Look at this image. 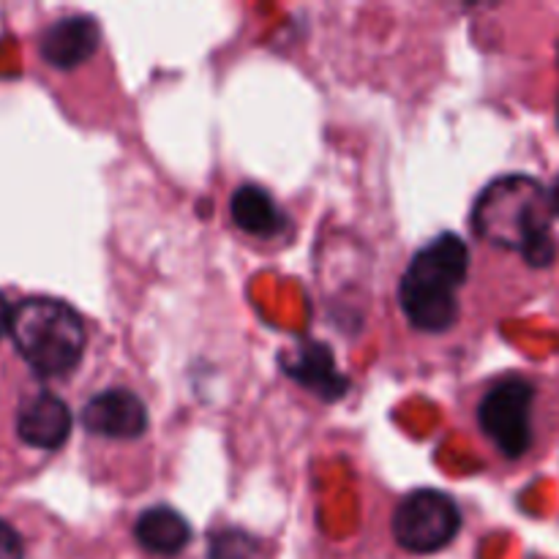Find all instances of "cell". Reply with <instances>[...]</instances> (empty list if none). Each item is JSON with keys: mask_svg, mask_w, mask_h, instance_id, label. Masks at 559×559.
<instances>
[{"mask_svg": "<svg viewBox=\"0 0 559 559\" xmlns=\"http://www.w3.org/2000/svg\"><path fill=\"white\" fill-rule=\"evenodd\" d=\"M71 435V413L63 399L33 393L16 413V437L38 451H58Z\"/></svg>", "mask_w": 559, "mask_h": 559, "instance_id": "52a82bcc", "label": "cell"}, {"mask_svg": "<svg viewBox=\"0 0 559 559\" xmlns=\"http://www.w3.org/2000/svg\"><path fill=\"white\" fill-rule=\"evenodd\" d=\"M82 426L107 440H136L147 431V409L131 391H104L82 407Z\"/></svg>", "mask_w": 559, "mask_h": 559, "instance_id": "8992f818", "label": "cell"}, {"mask_svg": "<svg viewBox=\"0 0 559 559\" xmlns=\"http://www.w3.org/2000/svg\"><path fill=\"white\" fill-rule=\"evenodd\" d=\"M282 366L295 382L309 388L311 393H317V396L325 399V402L342 399L344 391H347V380L336 371L333 355L325 344H298V347H293V353L284 355Z\"/></svg>", "mask_w": 559, "mask_h": 559, "instance_id": "9c48e42d", "label": "cell"}, {"mask_svg": "<svg viewBox=\"0 0 559 559\" xmlns=\"http://www.w3.org/2000/svg\"><path fill=\"white\" fill-rule=\"evenodd\" d=\"M462 527L453 497L437 489H418L404 497L393 513V538L413 555H431L451 544Z\"/></svg>", "mask_w": 559, "mask_h": 559, "instance_id": "5b68a950", "label": "cell"}, {"mask_svg": "<svg viewBox=\"0 0 559 559\" xmlns=\"http://www.w3.org/2000/svg\"><path fill=\"white\" fill-rule=\"evenodd\" d=\"M469 271V249L459 235H440L409 262L399 300L409 325L426 333H445L459 320L456 293Z\"/></svg>", "mask_w": 559, "mask_h": 559, "instance_id": "7a4b0ae2", "label": "cell"}, {"mask_svg": "<svg viewBox=\"0 0 559 559\" xmlns=\"http://www.w3.org/2000/svg\"><path fill=\"white\" fill-rule=\"evenodd\" d=\"M229 211H233V222L254 238H273L284 227V213L260 186H240L233 194Z\"/></svg>", "mask_w": 559, "mask_h": 559, "instance_id": "8fae6325", "label": "cell"}, {"mask_svg": "<svg viewBox=\"0 0 559 559\" xmlns=\"http://www.w3.org/2000/svg\"><path fill=\"white\" fill-rule=\"evenodd\" d=\"M549 205H551V213H557L559 216V180L555 183V189L549 191Z\"/></svg>", "mask_w": 559, "mask_h": 559, "instance_id": "9a60e30c", "label": "cell"}, {"mask_svg": "<svg viewBox=\"0 0 559 559\" xmlns=\"http://www.w3.org/2000/svg\"><path fill=\"white\" fill-rule=\"evenodd\" d=\"M535 388L524 377L495 382L478 402V426L506 459H522L533 445Z\"/></svg>", "mask_w": 559, "mask_h": 559, "instance_id": "277c9868", "label": "cell"}, {"mask_svg": "<svg viewBox=\"0 0 559 559\" xmlns=\"http://www.w3.org/2000/svg\"><path fill=\"white\" fill-rule=\"evenodd\" d=\"M25 549H22V538L11 524L0 519V559H22Z\"/></svg>", "mask_w": 559, "mask_h": 559, "instance_id": "4fadbf2b", "label": "cell"}, {"mask_svg": "<svg viewBox=\"0 0 559 559\" xmlns=\"http://www.w3.org/2000/svg\"><path fill=\"white\" fill-rule=\"evenodd\" d=\"M136 540L145 551L156 557H175L189 546L191 527L178 511L173 508H147L140 519H136Z\"/></svg>", "mask_w": 559, "mask_h": 559, "instance_id": "30bf717a", "label": "cell"}, {"mask_svg": "<svg viewBox=\"0 0 559 559\" xmlns=\"http://www.w3.org/2000/svg\"><path fill=\"white\" fill-rule=\"evenodd\" d=\"M102 41V31L91 16H66L41 33L38 52L52 69H76L87 63Z\"/></svg>", "mask_w": 559, "mask_h": 559, "instance_id": "ba28073f", "label": "cell"}, {"mask_svg": "<svg viewBox=\"0 0 559 559\" xmlns=\"http://www.w3.org/2000/svg\"><path fill=\"white\" fill-rule=\"evenodd\" d=\"M9 336L22 360L41 377L69 374L87 338L82 317L55 298H27L11 309Z\"/></svg>", "mask_w": 559, "mask_h": 559, "instance_id": "3957f363", "label": "cell"}, {"mask_svg": "<svg viewBox=\"0 0 559 559\" xmlns=\"http://www.w3.org/2000/svg\"><path fill=\"white\" fill-rule=\"evenodd\" d=\"M549 194L527 175L500 178L480 194L473 227L489 243L513 249L535 267L555 262L557 246L549 227Z\"/></svg>", "mask_w": 559, "mask_h": 559, "instance_id": "6da1fadb", "label": "cell"}, {"mask_svg": "<svg viewBox=\"0 0 559 559\" xmlns=\"http://www.w3.org/2000/svg\"><path fill=\"white\" fill-rule=\"evenodd\" d=\"M9 322H11V309H9V304H5L3 295H0V336H5V333H9Z\"/></svg>", "mask_w": 559, "mask_h": 559, "instance_id": "5bb4252c", "label": "cell"}, {"mask_svg": "<svg viewBox=\"0 0 559 559\" xmlns=\"http://www.w3.org/2000/svg\"><path fill=\"white\" fill-rule=\"evenodd\" d=\"M260 544L240 530H224L211 538L207 559H257Z\"/></svg>", "mask_w": 559, "mask_h": 559, "instance_id": "7c38bea8", "label": "cell"}]
</instances>
